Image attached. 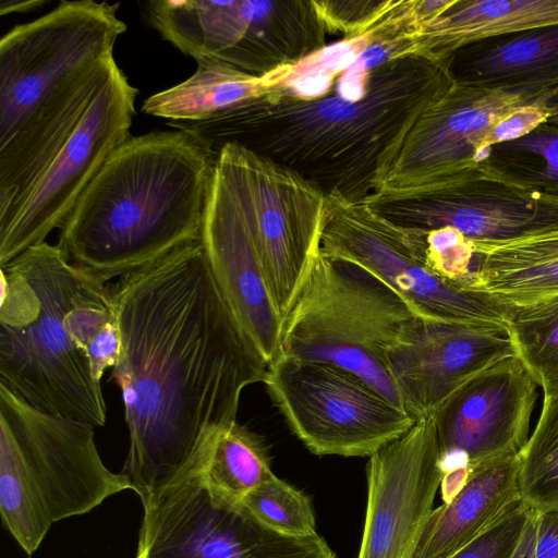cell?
<instances>
[{
  "instance_id": "cell-1",
  "label": "cell",
  "mask_w": 558,
  "mask_h": 558,
  "mask_svg": "<svg viewBox=\"0 0 558 558\" xmlns=\"http://www.w3.org/2000/svg\"><path fill=\"white\" fill-rule=\"evenodd\" d=\"M129 435L122 473L141 500L195 464L236 421L243 390L268 362L226 302L202 240L110 283Z\"/></svg>"
},
{
  "instance_id": "cell-2",
  "label": "cell",
  "mask_w": 558,
  "mask_h": 558,
  "mask_svg": "<svg viewBox=\"0 0 558 558\" xmlns=\"http://www.w3.org/2000/svg\"><path fill=\"white\" fill-rule=\"evenodd\" d=\"M454 84L449 60L412 54L374 69L365 96L333 88L300 99L274 88L203 122L171 126L217 158L241 145L300 174L326 195L363 202L376 193L404 137Z\"/></svg>"
},
{
  "instance_id": "cell-3",
  "label": "cell",
  "mask_w": 558,
  "mask_h": 558,
  "mask_svg": "<svg viewBox=\"0 0 558 558\" xmlns=\"http://www.w3.org/2000/svg\"><path fill=\"white\" fill-rule=\"evenodd\" d=\"M120 3L62 0L0 40V222L77 128L117 65Z\"/></svg>"
},
{
  "instance_id": "cell-4",
  "label": "cell",
  "mask_w": 558,
  "mask_h": 558,
  "mask_svg": "<svg viewBox=\"0 0 558 558\" xmlns=\"http://www.w3.org/2000/svg\"><path fill=\"white\" fill-rule=\"evenodd\" d=\"M216 159L181 130L130 136L83 192L57 245L110 282L201 240Z\"/></svg>"
},
{
  "instance_id": "cell-5",
  "label": "cell",
  "mask_w": 558,
  "mask_h": 558,
  "mask_svg": "<svg viewBox=\"0 0 558 558\" xmlns=\"http://www.w3.org/2000/svg\"><path fill=\"white\" fill-rule=\"evenodd\" d=\"M93 276L48 242L1 267L0 386L38 411L102 427L100 381L70 328Z\"/></svg>"
},
{
  "instance_id": "cell-6",
  "label": "cell",
  "mask_w": 558,
  "mask_h": 558,
  "mask_svg": "<svg viewBox=\"0 0 558 558\" xmlns=\"http://www.w3.org/2000/svg\"><path fill=\"white\" fill-rule=\"evenodd\" d=\"M416 316L368 271L320 251L283 319L278 355L339 365L405 409L387 352Z\"/></svg>"
},
{
  "instance_id": "cell-7",
  "label": "cell",
  "mask_w": 558,
  "mask_h": 558,
  "mask_svg": "<svg viewBox=\"0 0 558 558\" xmlns=\"http://www.w3.org/2000/svg\"><path fill=\"white\" fill-rule=\"evenodd\" d=\"M213 180L239 215L284 319L320 252L326 194L300 174L238 144L220 149Z\"/></svg>"
},
{
  "instance_id": "cell-8",
  "label": "cell",
  "mask_w": 558,
  "mask_h": 558,
  "mask_svg": "<svg viewBox=\"0 0 558 558\" xmlns=\"http://www.w3.org/2000/svg\"><path fill=\"white\" fill-rule=\"evenodd\" d=\"M147 24L183 54L262 76L325 47L313 0H154Z\"/></svg>"
},
{
  "instance_id": "cell-9",
  "label": "cell",
  "mask_w": 558,
  "mask_h": 558,
  "mask_svg": "<svg viewBox=\"0 0 558 558\" xmlns=\"http://www.w3.org/2000/svg\"><path fill=\"white\" fill-rule=\"evenodd\" d=\"M291 432L317 456L371 457L416 420L356 374L277 355L263 381Z\"/></svg>"
},
{
  "instance_id": "cell-10",
  "label": "cell",
  "mask_w": 558,
  "mask_h": 558,
  "mask_svg": "<svg viewBox=\"0 0 558 558\" xmlns=\"http://www.w3.org/2000/svg\"><path fill=\"white\" fill-rule=\"evenodd\" d=\"M327 197L320 251L376 277L422 318L507 329L510 305L445 279L416 254L408 231L387 221L363 202Z\"/></svg>"
},
{
  "instance_id": "cell-11",
  "label": "cell",
  "mask_w": 558,
  "mask_h": 558,
  "mask_svg": "<svg viewBox=\"0 0 558 558\" xmlns=\"http://www.w3.org/2000/svg\"><path fill=\"white\" fill-rule=\"evenodd\" d=\"M136 558H337L318 533L277 534L213 493L194 468L142 500Z\"/></svg>"
},
{
  "instance_id": "cell-12",
  "label": "cell",
  "mask_w": 558,
  "mask_h": 558,
  "mask_svg": "<svg viewBox=\"0 0 558 558\" xmlns=\"http://www.w3.org/2000/svg\"><path fill=\"white\" fill-rule=\"evenodd\" d=\"M410 231L451 228L473 245H497L558 230V198L520 189L476 165L434 183L378 191L364 201Z\"/></svg>"
},
{
  "instance_id": "cell-13",
  "label": "cell",
  "mask_w": 558,
  "mask_h": 558,
  "mask_svg": "<svg viewBox=\"0 0 558 558\" xmlns=\"http://www.w3.org/2000/svg\"><path fill=\"white\" fill-rule=\"evenodd\" d=\"M0 456L20 468L53 523L132 489L126 475L111 472L102 462L93 425L38 411L2 386Z\"/></svg>"
},
{
  "instance_id": "cell-14",
  "label": "cell",
  "mask_w": 558,
  "mask_h": 558,
  "mask_svg": "<svg viewBox=\"0 0 558 558\" xmlns=\"http://www.w3.org/2000/svg\"><path fill=\"white\" fill-rule=\"evenodd\" d=\"M137 94L117 64L51 163L0 222V267L62 226L110 155L131 136Z\"/></svg>"
},
{
  "instance_id": "cell-15",
  "label": "cell",
  "mask_w": 558,
  "mask_h": 558,
  "mask_svg": "<svg viewBox=\"0 0 558 558\" xmlns=\"http://www.w3.org/2000/svg\"><path fill=\"white\" fill-rule=\"evenodd\" d=\"M537 383L517 355L482 371L434 413L442 470L473 474L520 453L529 439Z\"/></svg>"
},
{
  "instance_id": "cell-16",
  "label": "cell",
  "mask_w": 558,
  "mask_h": 558,
  "mask_svg": "<svg viewBox=\"0 0 558 558\" xmlns=\"http://www.w3.org/2000/svg\"><path fill=\"white\" fill-rule=\"evenodd\" d=\"M444 475L433 416L368 457L357 558H412Z\"/></svg>"
},
{
  "instance_id": "cell-17",
  "label": "cell",
  "mask_w": 558,
  "mask_h": 558,
  "mask_svg": "<svg viewBox=\"0 0 558 558\" xmlns=\"http://www.w3.org/2000/svg\"><path fill=\"white\" fill-rule=\"evenodd\" d=\"M514 354L507 329L416 316L387 360L403 405L417 421L433 416L475 375Z\"/></svg>"
},
{
  "instance_id": "cell-18",
  "label": "cell",
  "mask_w": 558,
  "mask_h": 558,
  "mask_svg": "<svg viewBox=\"0 0 558 558\" xmlns=\"http://www.w3.org/2000/svg\"><path fill=\"white\" fill-rule=\"evenodd\" d=\"M531 102L518 94L454 83L413 124L378 191L434 183L475 166L492 125L515 107Z\"/></svg>"
},
{
  "instance_id": "cell-19",
  "label": "cell",
  "mask_w": 558,
  "mask_h": 558,
  "mask_svg": "<svg viewBox=\"0 0 558 558\" xmlns=\"http://www.w3.org/2000/svg\"><path fill=\"white\" fill-rule=\"evenodd\" d=\"M201 240L226 302L270 364L279 352L283 319L275 306L255 247L214 180Z\"/></svg>"
},
{
  "instance_id": "cell-20",
  "label": "cell",
  "mask_w": 558,
  "mask_h": 558,
  "mask_svg": "<svg viewBox=\"0 0 558 558\" xmlns=\"http://www.w3.org/2000/svg\"><path fill=\"white\" fill-rule=\"evenodd\" d=\"M454 83L536 101L558 85V23L476 40L449 57Z\"/></svg>"
},
{
  "instance_id": "cell-21",
  "label": "cell",
  "mask_w": 558,
  "mask_h": 558,
  "mask_svg": "<svg viewBox=\"0 0 558 558\" xmlns=\"http://www.w3.org/2000/svg\"><path fill=\"white\" fill-rule=\"evenodd\" d=\"M519 454L474 472L449 502L435 508L412 558H451L499 519L521 498Z\"/></svg>"
},
{
  "instance_id": "cell-22",
  "label": "cell",
  "mask_w": 558,
  "mask_h": 558,
  "mask_svg": "<svg viewBox=\"0 0 558 558\" xmlns=\"http://www.w3.org/2000/svg\"><path fill=\"white\" fill-rule=\"evenodd\" d=\"M555 23L558 0H454L411 34V53L445 60L476 40Z\"/></svg>"
},
{
  "instance_id": "cell-23",
  "label": "cell",
  "mask_w": 558,
  "mask_h": 558,
  "mask_svg": "<svg viewBox=\"0 0 558 558\" xmlns=\"http://www.w3.org/2000/svg\"><path fill=\"white\" fill-rule=\"evenodd\" d=\"M469 288L508 305L558 294V230L497 245H473Z\"/></svg>"
},
{
  "instance_id": "cell-24",
  "label": "cell",
  "mask_w": 558,
  "mask_h": 558,
  "mask_svg": "<svg viewBox=\"0 0 558 558\" xmlns=\"http://www.w3.org/2000/svg\"><path fill=\"white\" fill-rule=\"evenodd\" d=\"M196 63L195 73L189 78L146 98L142 111L166 119L168 125L207 121L276 88L292 66L256 76L211 59Z\"/></svg>"
},
{
  "instance_id": "cell-25",
  "label": "cell",
  "mask_w": 558,
  "mask_h": 558,
  "mask_svg": "<svg viewBox=\"0 0 558 558\" xmlns=\"http://www.w3.org/2000/svg\"><path fill=\"white\" fill-rule=\"evenodd\" d=\"M191 468L213 493L232 504L275 475L264 437L238 421L218 433Z\"/></svg>"
},
{
  "instance_id": "cell-26",
  "label": "cell",
  "mask_w": 558,
  "mask_h": 558,
  "mask_svg": "<svg viewBox=\"0 0 558 558\" xmlns=\"http://www.w3.org/2000/svg\"><path fill=\"white\" fill-rule=\"evenodd\" d=\"M476 167L511 185L558 198V125L546 121L517 140L490 146Z\"/></svg>"
},
{
  "instance_id": "cell-27",
  "label": "cell",
  "mask_w": 558,
  "mask_h": 558,
  "mask_svg": "<svg viewBox=\"0 0 558 558\" xmlns=\"http://www.w3.org/2000/svg\"><path fill=\"white\" fill-rule=\"evenodd\" d=\"M507 331L544 397H558V294L510 305Z\"/></svg>"
},
{
  "instance_id": "cell-28",
  "label": "cell",
  "mask_w": 558,
  "mask_h": 558,
  "mask_svg": "<svg viewBox=\"0 0 558 558\" xmlns=\"http://www.w3.org/2000/svg\"><path fill=\"white\" fill-rule=\"evenodd\" d=\"M519 461L521 500L538 513L558 510V397H544L541 416Z\"/></svg>"
},
{
  "instance_id": "cell-29",
  "label": "cell",
  "mask_w": 558,
  "mask_h": 558,
  "mask_svg": "<svg viewBox=\"0 0 558 558\" xmlns=\"http://www.w3.org/2000/svg\"><path fill=\"white\" fill-rule=\"evenodd\" d=\"M240 504L260 525L277 534L302 538L317 533L310 497L276 474Z\"/></svg>"
},
{
  "instance_id": "cell-30",
  "label": "cell",
  "mask_w": 558,
  "mask_h": 558,
  "mask_svg": "<svg viewBox=\"0 0 558 558\" xmlns=\"http://www.w3.org/2000/svg\"><path fill=\"white\" fill-rule=\"evenodd\" d=\"M405 231L416 254L429 269L445 279L469 287L475 260L471 241L451 228Z\"/></svg>"
},
{
  "instance_id": "cell-31",
  "label": "cell",
  "mask_w": 558,
  "mask_h": 558,
  "mask_svg": "<svg viewBox=\"0 0 558 558\" xmlns=\"http://www.w3.org/2000/svg\"><path fill=\"white\" fill-rule=\"evenodd\" d=\"M327 33L341 32L344 38L368 32L399 0H313Z\"/></svg>"
},
{
  "instance_id": "cell-32",
  "label": "cell",
  "mask_w": 558,
  "mask_h": 558,
  "mask_svg": "<svg viewBox=\"0 0 558 558\" xmlns=\"http://www.w3.org/2000/svg\"><path fill=\"white\" fill-rule=\"evenodd\" d=\"M532 512L520 499L490 529L451 558H511Z\"/></svg>"
},
{
  "instance_id": "cell-33",
  "label": "cell",
  "mask_w": 558,
  "mask_h": 558,
  "mask_svg": "<svg viewBox=\"0 0 558 558\" xmlns=\"http://www.w3.org/2000/svg\"><path fill=\"white\" fill-rule=\"evenodd\" d=\"M549 113L539 100L515 107L499 118L486 133L482 153L493 145L517 140L548 121Z\"/></svg>"
},
{
  "instance_id": "cell-34",
  "label": "cell",
  "mask_w": 558,
  "mask_h": 558,
  "mask_svg": "<svg viewBox=\"0 0 558 558\" xmlns=\"http://www.w3.org/2000/svg\"><path fill=\"white\" fill-rule=\"evenodd\" d=\"M534 558H558V510L538 514Z\"/></svg>"
},
{
  "instance_id": "cell-35",
  "label": "cell",
  "mask_w": 558,
  "mask_h": 558,
  "mask_svg": "<svg viewBox=\"0 0 558 558\" xmlns=\"http://www.w3.org/2000/svg\"><path fill=\"white\" fill-rule=\"evenodd\" d=\"M454 0H413L412 11L417 25L428 23L445 12Z\"/></svg>"
},
{
  "instance_id": "cell-36",
  "label": "cell",
  "mask_w": 558,
  "mask_h": 558,
  "mask_svg": "<svg viewBox=\"0 0 558 558\" xmlns=\"http://www.w3.org/2000/svg\"><path fill=\"white\" fill-rule=\"evenodd\" d=\"M538 512L533 510L520 543L511 558H534V548L538 524Z\"/></svg>"
},
{
  "instance_id": "cell-37",
  "label": "cell",
  "mask_w": 558,
  "mask_h": 558,
  "mask_svg": "<svg viewBox=\"0 0 558 558\" xmlns=\"http://www.w3.org/2000/svg\"><path fill=\"white\" fill-rule=\"evenodd\" d=\"M46 0H27V1H11L2 2L0 11L1 15L12 12H27L36 10L38 7L45 5Z\"/></svg>"
},
{
  "instance_id": "cell-38",
  "label": "cell",
  "mask_w": 558,
  "mask_h": 558,
  "mask_svg": "<svg viewBox=\"0 0 558 558\" xmlns=\"http://www.w3.org/2000/svg\"><path fill=\"white\" fill-rule=\"evenodd\" d=\"M549 113L548 122L558 125V85L538 99Z\"/></svg>"
}]
</instances>
